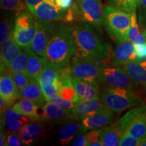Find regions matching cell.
I'll return each mask as SVG.
<instances>
[{
  "mask_svg": "<svg viewBox=\"0 0 146 146\" xmlns=\"http://www.w3.org/2000/svg\"><path fill=\"white\" fill-rule=\"evenodd\" d=\"M11 74H12V77L14 78V81L15 82L16 86L20 91H22L25 87L28 85V83L33 79L31 78L27 73L18 72L10 70Z\"/></svg>",
  "mask_w": 146,
  "mask_h": 146,
  "instance_id": "1f68e13d",
  "label": "cell"
},
{
  "mask_svg": "<svg viewBox=\"0 0 146 146\" xmlns=\"http://www.w3.org/2000/svg\"><path fill=\"white\" fill-rule=\"evenodd\" d=\"M43 91L45 99L60 96V89L61 82H55V83H44L40 84Z\"/></svg>",
  "mask_w": 146,
  "mask_h": 146,
  "instance_id": "4dcf8cb0",
  "label": "cell"
},
{
  "mask_svg": "<svg viewBox=\"0 0 146 146\" xmlns=\"http://www.w3.org/2000/svg\"><path fill=\"white\" fill-rule=\"evenodd\" d=\"M1 9L3 10L14 11L16 15L25 11L23 0H0Z\"/></svg>",
  "mask_w": 146,
  "mask_h": 146,
  "instance_id": "f546056e",
  "label": "cell"
},
{
  "mask_svg": "<svg viewBox=\"0 0 146 146\" xmlns=\"http://www.w3.org/2000/svg\"><path fill=\"white\" fill-rule=\"evenodd\" d=\"M135 52L137 60H145L146 59V45H135Z\"/></svg>",
  "mask_w": 146,
  "mask_h": 146,
  "instance_id": "ab89813d",
  "label": "cell"
},
{
  "mask_svg": "<svg viewBox=\"0 0 146 146\" xmlns=\"http://www.w3.org/2000/svg\"><path fill=\"white\" fill-rule=\"evenodd\" d=\"M72 28L76 46L73 57L98 63L109 61L111 45L95 31L92 25L83 23Z\"/></svg>",
  "mask_w": 146,
  "mask_h": 146,
  "instance_id": "6da1fadb",
  "label": "cell"
},
{
  "mask_svg": "<svg viewBox=\"0 0 146 146\" xmlns=\"http://www.w3.org/2000/svg\"><path fill=\"white\" fill-rule=\"evenodd\" d=\"M136 11H133L131 13V26L128 31V39L129 41H133L134 43L137 41L143 33V31L140 29V26L139 25Z\"/></svg>",
  "mask_w": 146,
  "mask_h": 146,
  "instance_id": "f1b7e54d",
  "label": "cell"
},
{
  "mask_svg": "<svg viewBox=\"0 0 146 146\" xmlns=\"http://www.w3.org/2000/svg\"><path fill=\"white\" fill-rule=\"evenodd\" d=\"M79 12L80 19L83 23L94 27L104 25V14L101 0H75Z\"/></svg>",
  "mask_w": 146,
  "mask_h": 146,
  "instance_id": "ba28073f",
  "label": "cell"
},
{
  "mask_svg": "<svg viewBox=\"0 0 146 146\" xmlns=\"http://www.w3.org/2000/svg\"><path fill=\"white\" fill-rule=\"evenodd\" d=\"M29 55L28 64L27 68V74L31 78L37 79L47 65L46 58L39 57L40 56L34 52L31 49H27Z\"/></svg>",
  "mask_w": 146,
  "mask_h": 146,
  "instance_id": "ffe728a7",
  "label": "cell"
},
{
  "mask_svg": "<svg viewBox=\"0 0 146 146\" xmlns=\"http://www.w3.org/2000/svg\"><path fill=\"white\" fill-rule=\"evenodd\" d=\"M41 131L42 126L40 124H26L20 132V137L23 145H30L39 136Z\"/></svg>",
  "mask_w": 146,
  "mask_h": 146,
  "instance_id": "484cf974",
  "label": "cell"
},
{
  "mask_svg": "<svg viewBox=\"0 0 146 146\" xmlns=\"http://www.w3.org/2000/svg\"><path fill=\"white\" fill-rule=\"evenodd\" d=\"M21 95L22 98L32 100L39 106L46 101L41 85L37 80L35 78H33L28 85L21 91Z\"/></svg>",
  "mask_w": 146,
  "mask_h": 146,
  "instance_id": "7402d4cb",
  "label": "cell"
},
{
  "mask_svg": "<svg viewBox=\"0 0 146 146\" xmlns=\"http://www.w3.org/2000/svg\"><path fill=\"white\" fill-rule=\"evenodd\" d=\"M7 137H8V135H6L5 132H3L2 129H1V134H0V145L4 146L7 145Z\"/></svg>",
  "mask_w": 146,
  "mask_h": 146,
  "instance_id": "f6af8a7d",
  "label": "cell"
},
{
  "mask_svg": "<svg viewBox=\"0 0 146 146\" xmlns=\"http://www.w3.org/2000/svg\"><path fill=\"white\" fill-rule=\"evenodd\" d=\"M66 12L60 7L58 0H43L31 11L36 18L52 22L62 20Z\"/></svg>",
  "mask_w": 146,
  "mask_h": 146,
  "instance_id": "7c38bea8",
  "label": "cell"
},
{
  "mask_svg": "<svg viewBox=\"0 0 146 146\" xmlns=\"http://www.w3.org/2000/svg\"><path fill=\"white\" fill-rule=\"evenodd\" d=\"M145 31V34H146V30H144ZM145 45H146V41H145Z\"/></svg>",
  "mask_w": 146,
  "mask_h": 146,
  "instance_id": "7dc6e473",
  "label": "cell"
},
{
  "mask_svg": "<svg viewBox=\"0 0 146 146\" xmlns=\"http://www.w3.org/2000/svg\"><path fill=\"white\" fill-rule=\"evenodd\" d=\"M42 1H43V0H25V2L27 7L31 12V11L33 10V8L36 5L41 3Z\"/></svg>",
  "mask_w": 146,
  "mask_h": 146,
  "instance_id": "ee69618b",
  "label": "cell"
},
{
  "mask_svg": "<svg viewBox=\"0 0 146 146\" xmlns=\"http://www.w3.org/2000/svg\"><path fill=\"white\" fill-rule=\"evenodd\" d=\"M139 146H146V137L140 139Z\"/></svg>",
  "mask_w": 146,
  "mask_h": 146,
  "instance_id": "bcb514c9",
  "label": "cell"
},
{
  "mask_svg": "<svg viewBox=\"0 0 146 146\" xmlns=\"http://www.w3.org/2000/svg\"><path fill=\"white\" fill-rule=\"evenodd\" d=\"M14 104L10 103L6 100L3 99L2 97L0 98V113H1V116L4 115L8 110L11 107V106H13Z\"/></svg>",
  "mask_w": 146,
  "mask_h": 146,
  "instance_id": "60d3db41",
  "label": "cell"
},
{
  "mask_svg": "<svg viewBox=\"0 0 146 146\" xmlns=\"http://www.w3.org/2000/svg\"><path fill=\"white\" fill-rule=\"evenodd\" d=\"M72 145L74 146H85L87 145V139H86V135L85 134L80 135L76 137L74 139V142H73Z\"/></svg>",
  "mask_w": 146,
  "mask_h": 146,
  "instance_id": "b9f144b4",
  "label": "cell"
},
{
  "mask_svg": "<svg viewBox=\"0 0 146 146\" xmlns=\"http://www.w3.org/2000/svg\"><path fill=\"white\" fill-rule=\"evenodd\" d=\"M0 95L3 99L14 104L16 100L22 98L21 91L16 86L10 70L3 63H1Z\"/></svg>",
  "mask_w": 146,
  "mask_h": 146,
  "instance_id": "4fadbf2b",
  "label": "cell"
},
{
  "mask_svg": "<svg viewBox=\"0 0 146 146\" xmlns=\"http://www.w3.org/2000/svg\"><path fill=\"white\" fill-rule=\"evenodd\" d=\"M98 81L106 84L108 87L134 90L136 85L125 70L120 66H104Z\"/></svg>",
  "mask_w": 146,
  "mask_h": 146,
  "instance_id": "52a82bcc",
  "label": "cell"
},
{
  "mask_svg": "<svg viewBox=\"0 0 146 146\" xmlns=\"http://www.w3.org/2000/svg\"><path fill=\"white\" fill-rule=\"evenodd\" d=\"M21 137L16 133H10L7 137V145L9 146H21L23 145Z\"/></svg>",
  "mask_w": 146,
  "mask_h": 146,
  "instance_id": "f35d334b",
  "label": "cell"
},
{
  "mask_svg": "<svg viewBox=\"0 0 146 146\" xmlns=\"http://www.w3.org/2000/svg\"><path fill=\"white\" fill-rule=\"evenodd\" d=\"M139 139L133 136L128 133H124L120 137V146H138L139 144Z\"/></svg>",
  "mask_w": 146,
  "mask_h": 146,
  "instance_id": "8d00e7d4",
  "label": "cell"
},
{
  "mask_svg": "<svg viewBox=\"0 0 146 146\" xmlns=\"http://www.w3.org/2000/svg\"><path fill=\"white\" fill-rule=\"evenodd\" d=\"M114 118V112L108 107L106 108L81 120V133H85L92 129L107 127L112 123Z\"/></svg>",
  "mask_w": 146,
  "mask_h": 146,
  "instance_id": "9a60e30c",
  "label": "cell"
},
{
  "mask_svg": "<svg viewBox=\"0 0 146 146\" xmlns=\"http://www.w3.org/2000/svg\"><path fill=\"white\" fill-rule=\"evenodd\" d=\"M58 2L60 7L66 12L72 5L73 3H74V0H58Z\"/></svg>",
  "mask_w": 146,
  "mask_h": 146,
  "instance_id": "7bdbcfd3",
  "label": "cell"
},
{
  "mask_svg": "<svg viewBox=\"0 0 146 146\" xmlns=\"http://www.w3.org/2000/svg\"><path fill=\"white\" fill-rule=\"evenodd\" d=\"M46 100L52 102V103L59 106L67 110H69L71 112H72V110L74 108V106H75V102L66 100L60 96L53 97V98H49V99H47Z\"/></svg>",
  "mask_w": 146,
  "mask_h": 146,
  "instance_id": "d6a6232c",
  "label": "cell"
},
{
  "mask_svg": "<svg viewBox=\"0 0 146 146\" xmlns=\"http://www.w3.org/2000/svg\"><path fill=\"white\" fill-rule=\"evenodd\" d=\"M122 134L128 133L141 139L146 137V106L132 108L116 124Z\"/></svg>",
  "mask_w": 146,
  "mask_h": 146,
  "instance_id": "5b68a950",
  "label": "cell"
},
{
  "mask_svg": "<svg viewBox=\"0 0 146 146\" xmlns=\"http://www.w3.org/2000/svg\"><path fill=\"white\" fill-rule=\"evenodd\" d=\"M42 120L49 123H61L76 120L72 113L59 106L46 100L39 106Z\"/></svg>",
  "mask_w": 146,
  "mask_h": 146,
  "instance_id": "5bb4252c",
  "label": "cell"
},
{
  "mask_svg": "<svg viewBox=\"0 0 146 146\" xmlns=\"http://www.w3.org/2000/svg\"><path fill=\"white\" fill-rule=\"evenodd\" d=\"M107 108L101 99L79 100L75 103L72 113L76 120H81L84 118L99 112Z\"/></svg>",
  "mask_w": 146,
  "mask_h": 146,
  "instance_id": "2e32d148",
  "label": "cell"
},
{
  "mask_svg": "<svg viewBox=\"0 0 146 146\" xmlns=\"http://www.w3.org/2000/svg\"><path fill=\"white\" fill-rule=\"evenodd\" d=\"M21 50L14 39L13 28L8 39L1 44V63L8 67L11 62L21 54Z\"/></svg>",
  "mask_w": 146,
  "mask_h": 146,
  "instance_id": "d6986e66",
  "label": "cell"
},
{
  "mask_svg": "<svg viewBox=\"0 0 146 146\" xmlns=\"http://www.w3.org/2000/svg\"><path fill=\"white\" fill-rule=\"evenodd\" d=\"M35 34V23L32 13L23 11L14 18V36L22 50L31 48Z\"/></svg>",
  "mask_w": 146,
  "mask_h": 146,
  "instance_id": "8992f818",
  "label": "cell"
},
{
  "mask_svg": "<svg viewBox=\"0 0 146 146\" xmlns=\"http://www.w3.org/2000/svg\"><path fill=\"white\" fill-rule=\"evenodd\" d=\"M1 13L0 23V43L1 44L8 39L11 31L14 28V11L3 10Z\"/></svg>",
  "mask_w": 146,
  "mask_h": 146,
  "instance_id": "d4e9b609",
  "label": "cell"
},
{
  "mask_svg": "<svg viewBox=\"0 0 146 146\" xmlns=\"http://www.w3.org/2000/svg\"><path fill=\"white\" fill-rule=\"evenodd\" d=\"M29 55L27 50H23L21 54L18 55L11 62L8 68L9 70H12L18 72L27 73V64H28Z\"/></svg>",
  "mask_w": 146,
  "mask_h": 146,
  "instance_id": "4316f807",
  "label": "cell"
},
{
  "mask_svg": "<svg viewBox=\"0 0 146 146\" xmlns=\"http://www.w3.org/2000/svg\"><path fill=\"white\" fill-rule=\"evenodd\" d=\"M12 108L15 112L24 115L33 120H42L41 115L38 112L39 106L31 100L22 98L20 101L12 106Z\"/></svg>",
  "mask_w": 146,
  "mask_h": 146,
  "instance_id": "44dd1931",
  "label": "cell"
},
{
  "mask_svg": "<svg viewBox=\"0 0 146 146\" xmlns=\"http://www.w3.org/2000/svg\"><path fill=\"white\" fill-rule=\"evenodd\" d=\"M35 34L33 39L31 49L41 57L46 58L47 48L51 34L55 24L52 21H47L39 18H35Z\"/></svg>",
  "mask_w": 146,
  "mask_h": 146,
  "instance_id": "9c48e42d",
  "label": "cell"
},
{
  "mask_svg": "<svg viewBox=\"0 0 146 146\" xmlns=\"http://www.w3.org/2000/svg\"><path fill=\"white\" fill-rule=\"evenodd\" d=\"M122 133L116 125L107 126L102 129V144L103 146L120 145Z\"/></svg>",
  "mask_w": 146,
  "mask_h": 146,
  "instance_id": "cb8c5ba5",
  "label": "cell"
},
{
  "mask_svg": "<svg viewBox=\"0 0 146 146\" xmlns=\"http://www.w3.org/2000/svg\"><path fill=\"white\" fill-rule=\"evenodd\" d=\"M1 118H3V120L1 119V121H5L6 119H13L22 120V121L25 122V123H29V120H30V118L27 117V116L15 112L13 110V108H12V107H10V108L5 112L4 115L1 116Z\"/></svg>",
  "mask_w": 146,
  "mask_h": 146,
  "instance_id": "d590c367",
  "label": "cell"
},
{
  "mask_svg": "<svg viewBox=\"0 0 146 146\" xmlns=\"http://www.w3.org/2000/svg\"><path fill=\"white\" fill-rule=\"evenodd\" d=\"M27 123L19 120L6 119L5 121L4 127L8 129L10 133H17L21 132L23 127Z\"/></svg>",
  "mask_w": 146,
  "mask_h": 146,
  "instance_id": "836d02e7",
  "label": "cell"
},
{
  "mask_svg": "<svg viewBox=\"0 0 146 146\" xmlns=\"http://www.w3.org/2000/svg\"><path fill=\"white\" fill-rule=\"evenodd\" d=\"M104 25L108 33L118 42L127 41L131 23V13L114 8L104 7Z\"/></svg>",
  "mask_w": 146,
  "mask_h": 146,
  "instance_id": "277c9868",
  "label": "cell"
},
{
  "mask_svg": "<svg viewBox=\"0 0 146 146\" xmlns=\"http://www.w3.org/2000/svg\"><path fill=\"white\" fill-rule=\"evenodd\" d=\"M91 60L72 57L70 65L71 75L82 80L98 81L103 65Z\"/></svg>",
  "mask_w": 146,
  "mask_h": 146,
  "instance_id": "30bf717a",
  "label": "cell"
},
{
  "mask_svg": "<svg viewBox=\"0 0 146 146\" xmlns=\"http://www.w3.org/2000/svg\"><path fill=\"white\" fill-rule=\"evenodd\" d=\"M75 50L72 27L64 22L55 25L47 45V63L59 68H67L70 66Z\"/></svg>",
  "mask_w": 146,
  "mask_h": 146,
  "instance_id": "7a4b0ae2",
  "label": "cell"
},
{
  "mask_svg": "<svg viewBox=\"0 0 146 146\" xmlns=\"http://www.w3.org/2000/svg\"><path fill=\"white\" fill-rule=\"evenodd\" d=\"M75 120H70L60 129L58 137L61 145H66L68 144L78 132H81V123L76 122Z\"/></svg>",
  "mask_w": 146,
  "mask_h": 146,
  "instance_id": "603a6c76",
  "label": "cell"
},
{
  "mask_svg": "<svg viewBox=\"0 0 146 146\" xmlns=\"http://www.w3.org/2000/svg\"><path fill=\"white\" fill-rule=\"evenodd\" d=\"M121 67L136 86L146 87V59L137 60Z\"/></svg>",
  "mask_w": 146,
  "mask_h": 146,
  "instance_id": "ac0fdd59",
  "label": "cell"
},
{
  "mask_svg": "<svg viewBox=\"0 0 146 146\" xmlns=\"http://www.w3.org/2000/svg\"><path fill=\"white\" fill-rule=\"evenodd\" d=\"M100 96L106 106L118 114L141 104L139 98L131 89L107 87L102 90Z\"/></svg>",
  "mask_w": 146,
  "mask_h": 146,
  "instance_id": "3957f363",
  "label": "cell"
},
{
  "mask_svg": "<svg viewBox=\"0 0 146 146\" xmlns=\"http://www.w3.org/2000/svg\"><path fill=\"white\" fill-rule=\"evenodd\" d=\"M137 8L139 25L141 30H146V0H139Z\"/></svg>",
  "mask_w": 146,
  "mask_h": 146,
  "instance_id": "e575fe53",
  "label": "cell"
},
{
  "mask_svg": "<svg viewBox=\"0 0 146 146\" xmlns=\"http://www.w3.org/2000/svg\"><path fill=\"white\" fill-rule=\"evenodd\" d=\"M85 135H86L87 145L92 146L94 143L101 141L102 129H92V130H90L89 132L86 133Z\"/></svg>",
  "mask_w": 146,
  "mask_h": 146,
  "instance_id": "74e56055",
  "label": "cell"
},
{
  "mask_svg": "<svg viewBox=\"0 0 146 146\" xmlns=\"http://www.w3.org/2000/svg\"><path fill=\"white\" fill-rule=\"evenodd\" d=\"M137 60L135 52V45L133 41H123L111 52L109 62L111 65L115 66H123L125 64Z\"/></svg>",
  "mask_w": 146,
  "mask_h": 146,
  "instance_id": "8fae6325",
  "label": "cell"
},
{
  "mask_svg": "<svg viewBox=\"0 0 146 146\" xmlns=\"http://www.w3.org/2000/svg\"><path fill=\"white\" fill-rule=\"evenodd\" d=\"M72 83L80 100L100 99V87L97 81L82 80L72 76Z\"/></svg>",
  "mask_w": 146,
  "mask_h": 146,
  "instance_id": "e0dca14e",
  "label": "cell"
},
{
  "mask_svg": "<svg viewBox=\"0 0 146 146\" xmlns=\"http://www.w3.org/2000/svg\"><path fill=\"white\" fill-rule=\"evenodd\" d=\"M139 0H108V5L119 10L132 13L137 10Z\"/></svg>",
  "mask_w": 146,
  "mask_h": 146,
  "instance_id": "83f0119b",
  "label": "cell"
}]
</instances>
